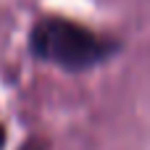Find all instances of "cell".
<instances>
[{"label":"cell","instance_id":"obj_1","mask_svg":"<svg viewBox=\"0 0 150 150\" xmlns=\"http://www.w3.org/2000/svg\"><path fill=\"white\" fill-rule=\"evenodd\" d=\"M29 50L34 53V58L61 66L66 71H87L103 63L116 50V45L90 32L82 24L50 16V18H40L32 26Z\"/></svg>","mask_w":150,"mask_h":150},{"label":"cell","instance_id":"obj_2","mask_svg":"<svg viewBox=\"0 0 150 150\" xmlns=\"http://www.w3.org/2000/svg\"><path fill=\"white\" fill-rule=\"evenodd\" d=\"M3 142H5V132H3V127H0V148H3Z\"/></svg>","mask_w":150,"mask_h":150}]
</instances>
